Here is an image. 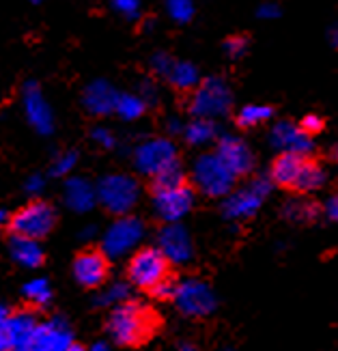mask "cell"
<instances>
[{
    "mask_svg": "<svg viewBox=\"0 0 338 351\" xmlns=\"http://www.w3.org/2000/svg\"><path fill=\"white\" fill-rule=\"evenodd\" d=\"M177 162V147L168 138H147L134 149V166L151 179Z\"/></svg>",
    "mask_w": 338,
    "mask_h": 351,
    "instance_id": "ba28073f",
    "label": "cell"
},
{
    "mask_svg": "<svg viewBox=\"0 0 338 351\" xmlns=\"http://www.w3.org/2000/svg\"><path fill=\"white\" fill-rule=\"evenodd\" d=\"M90 138H93L101 149H112V147L117 145L114 134H112L108 128H104V125L93 128V132H90Z\"/></svg>",
    "mask_w": 338,
    "mask_h": 351,
    "instance_id": "8d00e7d4",
    "label": "cell"
},
{
    "mask_svg": "<svg viewBox=\"0 0 338 351\" xmlns=\"http://www.w3.org/2000/svg\"><path fill=\"white\" fill-rule=\"evenodd\" d=\"M112 9L128 20H136L138 15H141V5H138L136 0H114Z\"/></svg>",
    "mask_w": 338,
    "mask_h": 351,
    "instance_id": "d590c367",
    "label": "cell"
},
{
    "mask_svg": "<svg viewBox=\"0 0 338 351\" xmlns=\"http://www.w3.org/2000/svg\"><path fill=\"white\" fill-rule=\"evenodd\" d=\"M271 145L278 147L282 154H295V156H306L309 151H313V141L311 136L302 132L300 125H293L289 123V121H280V123H276L271 134Z\"/></svg>",
    "mask_w": 338,
    "mask_h": 351,
    "instance_id": "d6986e66",
    "label": "cell"
},
{
    "mask_svg": "<svg viewBox=\"0 0 338 351\" xmlns=\"http://www.w3.org/2000/svg\"><path fill=\"white\" fill-rule=\"evenodd\" d=\"M175 291H177V282L173 278H166L164 282L151 289V295L156 300H175Z\"/></svg>",
    "mask_w": 338,
    "mask_h": 351,
    "instance_id": "74e56055",
    "label": "cell"
},
{
    "mask_svg": "<svg viewBox=\"0 0 338 351\" xmlns=\"http://www.w3.org/2000/svg\"><path fill=\"white\" fill-rule=\"evenodd\" d=\"M258 18H278V15H280V9L278 7H276L274 3H265V5H261L258 7Z\"/></svg>",
    "mask_w": 338,
    "mask_h": 351,
    "instance_id": "b9f144b4",
    "label": "cell"
},
{
    "mask_svg": "<svg viewBox=\"0 0 338 351\" xmlns=\"http://www.w3.org/2000/svg\"><path fill=\"white\" fill-rule=\"evenodd\" d=\"M147 110V101L141 95H134V93H119L117 106H114V112L125 119V121H134L138 117H143Z\"/></svg>",
    "mask_w": 338,
    "mask_h": 351,
    "instance_id": "4316f807",
    "label": "cell"
},
{
    "mask_svg": "<svg viewBox=\"0 0 338 351\" xmlns=\"http://www.w3.org/2000/svg\"><path fill=\"white\" fill-rule=\"evenodd\" d=\"M168 132H171V134H183V128H186V125H181V121L179 119H168Z\"/></svg>",
    "mask_w": 338,
    "mask_h": 351,
    "instance_id": "f6af8a7d",
    "label": "cell"
},
{
    "mask_svg": "<svg viewBox=\"0 0 338 351\" xmlns=\"http://www.w3.org/2000/svg\"><path fill=\"white\" fill-rule=\"evenodd\" d=\"M271 190V183L265 177H256L252 179L248 186H243L239 192L228 194V198L222 205V211L226 218H248L252 213H256V209L263 205V201L267 198Z\"/></svg>",
    "mask_w": 338,
    "mask_h": 351,
    "instance_id": "30bf717a",
    "label": "cell"
},
{
    "mask_svg": "<svg viewBox=\"0 0 338 351\" xmlns=\"http://www.w3.org/2000/svg\"><path fill=\"white\" fill-rule=\"evenodd\" d=\"M75 164H78V151H65V154H60L52 162L50 175L52 177H65V175H69L75 169Z\"/></svg>",
    "mask_w": 338,
    "mask_h": 351,
    "instance_id": "1f68e13d",
    "label": "cell"
},
{
    "mask_svg": "<svg viewBox=\"0 0 338 351\" xmlns=\"http://www.w3.org/2000/svg\"><path fill=\"white\" fill-rule=\"evenodd\" d=\"M63 201L75 213H88L97 203L95 183H90L88 179L78 175L67 177L63 186Z\"/></svg>",
    "mask_w": 338,
    "mask_h": 351,
    "instance_id": "ffe728a7",
    "label": "cell"
},
{
    "mask_svg": "<svg viewBox=\"0 0 338 351\" xmlns=\"http://www.w3.org/2000/svg\"><path fill=\"white\" fill-rule=\"evenodd\" d=\"M97 235V228H95V224H90V226H84L82 231H80V239L82 241H90Z\"/></svg>",
    "mask_w": 338,
    "mask_h": 351,
    "instance_id": "ee69618b",
    "label": "cell"
},
{
    "mask_svg": "<svg viewBox=\"0 0 338 351\" xmlns=\"http://www.w3.org/2000/svg\"><path fill=\"white\" fill-rule=\"evenodd\" d=\"M90 351H112L106 343H95L93 347H90Z\"/></svg>",
    "mask_w": 338,
    "mask_h": 351,
    "instance_id": "f907efd6",
    "label": "cell"
},
{
    "mask_svg": "<svg viewBox=\"0 0 338 351\" xmlns=\"http://www.w3.org/2000/svg\"><path fill=\"white\" fill-rule=\"evenodd\" d=\"M326 213H328V218L338 222V194L330 196V201L326 203Z\"/></svg>",
    "mask_w": 338,
    "mask_h": 351,
    "instance_id": "7bdbcfd3",
    "label": "cell"
},
{
    "mask_svg": "<svg viewBox=\"0 0 338 351\" xmlns=\"http://www.w3.org/2000/svg\"><path fill=\"white\" fill-rule=\"evenodd\" d=\"M22 101H24V114L28 119L30 128L41 136H50L54 132V114L48 99H45L39 82L28 80L22 88Z\"/></svg>",
    "mask_w": 338,
    "mask_h": 351,
    "instance_id": "8fae6325",
    "label": "cell"
},
{
    "mask_svg": "<svg viewBox=\"0 0 338 351\" xmlns=\"http://www.w3.org/2000/svg\"><path fill=\"white\" fill-rule=\"evenodd\" d=\"M97 203L104 205L114 216H130L132 207L141 198V186L132 175L112 173L106 175L95 183Z\"/></svg>",
    "mask_w": 338,
    "mask_h": 351,
    "instance_id": "7a4b0ae2",
    "label": "cell"
},
{
    "mask_svg": "<svg viewBox=\"0 0 338 351\" xmlns=\"http://www.w3.org/2000/svg\"><path fill=\"white\" fill-rule=\"evenodd\" d=\"M300 128H302V132H306L309 136H313V134H319L321 130H324V119L321 117H315V114H309L306 117L302 123H300Z\"/></svg>",
    "mask_w": 338,
    "mask_h": 351,
    "instance_id": "ab89813d",
    "label": "cell"
},
{
    "mask_svg": "<svg viewBox=\"0 0 338 351\" xmlns=\"http://www.w3.org/2000/svg\"><path fill=\"white\" fill-rule=\"evenodd\" d=\"M158 248L168 258V263H188L194 252L190 233L181 224H166L160 228Z\"/></svg>",
    "mask_w": 338,
    "mask_h": 351,
    "instance_id": "e0dca14e",
    "label": "cell"
},
{
    "mask_svg": "<svg viewBox=\"0 0 338 351\" xmlns=\"http://www.w3.org/2000/svg\"><path fill=\"white\" fill-rule=\"evenodd\" d=\"M67 351H86V349H84L82 345H75V343H73V345H71V347H69Z\"/></svg>",
    "mask_w": 338,
    "mask_h": 351,
    "instance_id": "db71d44e",
    "label": "cell"
},
{
    "mask_svg": "<svg viewBox=\"0 0 338 351\" xmlns=\"http://www.w3.org/2000/svg\"><path fill=\"white\" fill-rule=\"evenodd\" d=\"M166 80L181 90L196 88L198 86V69H196V65L188 63V60H175V65Z\"/></svg>",
    "mask_w": 338,
    "mask_h": 351,
    "instance_id": "d4e9b609",
    "label": "cell"
},
{
    "mask_svg": "<svg viewBox=\"0 0 338 351\" xmlns=\"http://www.w3.org/2000/svg\"><path fill=\"white\" fill-rule=\"evenodd\" d=\"M330 158H332V160H334V162L338 164V143H336V145H334V147L330 149Z\"/></svg>",
    "mask_w": 338,
    "mask_h": 351,
    "instance_id": "816d5d0a",
    "label": "cell"
},
{
    "mask_svg": "<svg viewBox=\"0 0 338 351\" xmlns=\"http://www.w3.org/2000/svg\"><path fill=\"white\" fill-rule=\"evenodd\" d=\"M218 136V125L211 119H194L183 128V138L192 147H203L216 141Z\"/></svg>",
    "mask_w": 338,
    "mask_h": 351,
    "instance_id": "cb8c5ba5",
    "label": "cell"
},
{
    "mask_svg": "<svg viewBox=\"0 0 338 351\" xmlns=\"http://www.w3.org/2000/svg\"><path fill=\"white\" fill-rule=\"evenodd\" d=\"M173 65H175V58L171 54H166V52H156L151 56V69H153V73L162 75V78H168V73H171Z\"/></svg>",
    "mask_w": 338,
    "mask_h": 351,
    "instance_id": "836d02e7",
    "label": "cell"
},
{
    "mask_svg": "<svg viewBox=\"0 0 338 351\" xmlns=\"http://www.w3.org/2000/svg\"><path fill=\"white\" fill-rule=\"evenodd\" d=\"M128 278L134 287L147 289L151 291L153 287H158L166 278H171V263L160 252V248H141L136 250L128 263Z\"/></svg>",
    "mask_w": 338,
    "mask_h": 351,
    "instance_id": "5b68a950",
    "label": "cell"
},
{
    "mask_svg": "<svg viewBox=\"0 0 338 351\" xmlns=\"http://www.w3.org/2000/svg\"><path fill=\"white\" fill-rule=\"evenodd\" d=\"M11 315V311L5 306V304H0V326H3L5 322H7V317Z\"/></svg>",
    "mask_w": 338,
    "mask_h": 351,
    "instance_id": "7dc6e473",
    "label": "cell"
},
{
    "mask_svg": "<svg viewBox=\"0 0 338 351\" xmlns=\"http://www.w3.org/2000/svg\"><path fill=\"white\" fill-rule=\"evenodd\" d=\"M248 50V39L245 37H239V35H233L224 41V52L228 58H239L243 56V52Z\"/></svg>",
    "mask_w": 338,
    "mask_h": 351,
    "instance_id": "e575fe53",
    "label": "cell"
},
{
    "mask_svg": "<svg viewBox=\"0 0 338 351\" xmlns=\"http://www.w3.org/2000/svg\"><path fill=\"white\" fill-rule=\"evenodd\" d=\"M130 300V285L128 282H112L95 295V304L101 308H114L119 304Z\"/></svg>",
    "mask_w": 338,
    "mask_h": 351,
    "instance_id": "f1b7e54d",
    "label": "cell"
},
{
    "mask_svg": "<svg viewBox=\"0 0 338 351\" xmlns=\"http://www.w3.org/2000/svg\"><path fill=\"white\" fill-rule=\"evenodd\" d=\"M145 237V222L136 216L117 218L101 235V252L108 258L130 254Z\"/></svg>",
    "mask_w": 338,
    "mask_h": 351,
    "instance_id": "8992f818",
    "label": "cell"
},
{
    "mask_svg": "<svg viewBox=\"0 0 338 351\" xmlns=\"http://www.w3.org/2000/svg\"><path fill=\"white\" fill-rule=\"evenodd\" d=\"M274 110L269 106H258V104H250L245 106V108L239 110L237 114V125L239 128H254V125H261L265 123L267 119H271Z\"/></svg>",
    "mask_w": 338,
    "mask_h": 351,
    "instance_id": "4dcf8cb0",
    "label": "cell"
},
{
    "mask_svg": "<svg viewBox=\"0 0 338 351\" xmlns=\"http://www.w3.org/2000/svg\"><path fill=\"white\" fill-rule=\"evenodd\" d=\"M196 188L207 196H226L233 190L235 177L216 154H203L194 162L192 171Z\"/></svg>",
    "mask_w": 338,
    "mask_h": 351,
    "instance_id": "52a82bcc",
    "label": "cell"
},
{
    "mask_svg": "<svg viewBox=\"0 0 338 351\" xmlns=\"http://www.w3.org/2000/svg\"><path fill=\"white\" fill-rule=\"evenodd\" d=\"M73 345V332L65 317H52L37 326L28 351H67Z\"/></svg>",
    "mask_w": 338,
    "mask_h": 351,
    "instance_id": "4fadbf2b",
    "label": "cell"
},
{
    "mask_svg": "<svg viewBox=\"0 0 338 351\" xmlns=\"http://www.w3.org/2000/svg\"><path fill=\"white\" fill-rule=\"evenodd\" d=\"M216 156L233 173V177L248 175L254 169V156L250 147L241 138H237V136H222L216 147Z\"/></svg>",
    "mask_w": 338,
    "mask_h": 351,
    "instance_id": "2e32d148",
    "label": "cell"
},
{
    "mask_svg": "<svg viewBox=\"0 0 338 351\" xmlns=\"http://www.w3.org/2000/svg\"><path fill=\"white\" fill-rule=\"evenodd\" d=\"M158 326L160 319L153 313V308H149L143 302L128 300L110 311L106 330L117 345L138 347L156 334Z\"/></svg>",
    "mask_w": 338,
    "mask_h": 351,
    "instance_id": "6da1fadb",
    "label": "cell"
},
{
    "mask_svg": "<svg viewBox=\"0 0 338 351\" xmlns=\"http://www.w3.org/2000/svg\"><path fill=\"white\" fill-rule=\"evenodd\" d=\"M175 304L186 317H207L216 311V295L207 282L198 278H183L177 282Z\"/></svg>",
    "mask_w": 338,
    "mask_h": 351,
    "instance_id": "9c48e42d",
    "label": "cell"
},
{
    "mask_svg": "<svg viewBox=\"0 0 338 351\" xmlns=\"http://www.w3.org/2000/svg\"><path fill=\"white\" fill-rule=\"evenodd\" d=\"M306 158L295 154H280L271 164V179L285 188H293V183L302 171V164Z\"/></svg>",
    "mask_w": 338,
    "mask_h": 351,
    "instance_id": "7402d4cb",
    "label": "cell"
},
{
    "mask_svg": "<svg viewBox=\"0 0 338 351\" xmlns=\"http://www.w3.org/2000/svg\"><path fill=\"white\" fill-rule=\"evenodd\" d=\"M117 99H119V90L104 78L90 80L82 90V106L95 117H106L114 112Z\"/></svg>",
    "mask_w": 338,
    "mask_h": 351,
    "instance_id": "ac0fdd59",
    "label": "cell"
},
{
    "mask_svg": "<svg viewBox=\"0 0 338 351\" xmlns=\"http://www.w3.org/2000/svg\"><path fill=\"white\" fill-rule=\"evenodd\" d=\"M330 39H332V43L338 45V28H332V30H330Z\"/></svg>",
    "mask_w": 338,
    "mask_h": 351,
    "instance_id": "f5cc1de1",
    "label": "cell"
},
{
    "mask_svg": "<svg viewBox=\"0 0 338 351\" xmlns=\"http://www.w3.org/2000/svg\"><path fill=\"white\" fill-rule=\"evenodd\" d=\"M54 224H56V209L50 203L41 201V198H35V201L20 207L15 213H11L9 220V228L13 235L28 237L35 241L50 235Z\"/></svg>",
    "mask_w": 338,
    "mask_h": 351,
    "instance_id": "277c9868",
    "label": "cell"
},
{
    "mask_svg": "<svg viewBox=\"0 0 338 351\" xmlns=\"http://www.w3.org/2000/svg\"><path fill=\"white\" fill-rule=\"evenodd\" d=\"M222 351H233V349H228V347H226V349H222Z\"/></svg>",
    "mask_w": 338,
    "mask_h": 351,
    "instance_id": "11a10c76",
    "label": "cell"
},
{
    "mask_svg": "<svg viewBox=\"0 0 338 351\" xmlns=\"http://www.w3.org/2000/svg\"><path fill=\"white\" fill-rule=\"evenodd\" d=\"M230 104H233V93H230L228 84L218 78V75H209V78L198 82L194 93L190 97V112L194 119H218L228 114Z\"/></svg>",
    "mask_w": 338,
    "mask_h": 351,
    "instance_id": "3957f363",
    "label": "cell"
},
{
    "mask_svg": "<svg viewBox=\"0 0 338 351\" xmlns=\"http://www.w3.org/2000/svg\"><path fill=\"white\" fill-rule=\"evenodd\" d=\"M9 220H11V213L7 209H0V226L9 224Z\"/></svg>",
    "mask_w": 338,
    "mask_h": 351,
    "instance_id": "c3c4849f",
    "label": "cell"
},
{
    "mask_svg": "<svg viewBox=\"0 0 338 351\" xmlns=\"http://www.w3.org/2000/svg\"><path fill=\"white\" fill-rule=\"evenodd\" d=\"M9 252L11 258L18 265L26 267V269H37L43 265V248L41 243L35 239H28V237H20V235H11L9 239Z\"/></svg>",
    "mask_w": 338,
    "mask_h": 351,
    "instance_id": "44dd1931",
    "label": "cell"
},
{
    "mask_svg": "<svg viewBox=\"0 0 338 351\" xmlns=\"http://www.w3.org/2000/svg\"><path fill=\"white\" fill-rule=\"evenodd\" d=\"M108 271H110L108 256H106L101 250L86 248L75 254V258H73V276L86 289L101 287L106 282V278H108Z\"/></svg>",
    "mask_w": 338,
    "mask_h": 351,
    "instance_id": "5bb4252c",
    "label": "cell"
},
{
    "mask_svg": "<svg viewBox=\"0 0 338 351\" xmlns=\"http://www.w3.org/2000/svg\"><path fill=\"white\" fill-rule=\"evenodd\" d=\"M0 351H7V337H5L3 326H0Z\"/></svg>",
    "mask_w": 338,
    "mask_h": 351,
    "instance_id": "681fc988",
    "label": "cell"
},
{
    "mask_svg": "<svg viewBox=\"0 0 338 351\" xmlns=\"http://www.w3.org/2000/svg\"><path fill=\"white\" fill-rule=\"evenodd\" d=\"M24 190H26V194H30V196H39L43 190H45V177L41 175V173H33L28 179H26V183H24Z\"/></svg>",
    "mask_w": 338,
    "mask_h": 351,
    "instance_id": "f35d334b",
    "label": "cell"
},
{
    "mask_svg": "<svg viewBox=\"0 0 338 351\" xmlns=\"http://www.w3.org/2000/svg\"><path fill=\"white\" fill-rule=\"evenodd\" d=\"M326 179H328V173H326L324 166H321L319 162H315V160L306 158L304 164H302V171H300V175H298V179L293 183V190H298V192L319 190L326 183Z\"/></svg>",
    "mask_w": 338,
    "mask_h": 351,
    "instance_id": "603a6c76",
    "label": "cell"
},
{
    "mask_svg": "<svg viewBox=\"0 0 338 351\" xmlns=\"http://www.w3.org/2000/svg\"><path fill=\"white\" fill-rule=\"evenodd\" d=\"M179 186H186V175H183V166L181 162L173 164L171 169L162 171L151 179V190L153 192H164V190H173Z\"/></svg>",
    "mask_w": 338,
    "mask_h": 351,
    "instance_id": "83f0119b",
    "label": "cell"
},
{
    "mask_svg": "<svg viewBox=\"0 0 338 351\" xmlns=\"http://www.w3.org/2000/svg\"><path fill=\"white\" fill-rule=\"evenodd\" d=\"M166 9L175 22H190L194 15V5L190 0H171V3L166 5Z\"/></svg>",
    "mask_w": 338,
    "mask_h": 351,
    "instance_id": "d6a6232c",
    "label": "cell"
},
{
    "mask_svg": "<svg viewBox=\"0 0 338 351\" xmlns=\"http://www.w3.org/2000/svg\"><path fill=\"white\" fill-rule=\"evenodd\" d=\"M141 97H143L147 104L156 101L158 90H156V86H153V82H151V80H143V86H141Z\"/></svg>",
    "mask_w": 338,
    "mask_h": 351,
    "instance_id": "60d3db41",
    "label": "cell"
},
{
    "mask_svg": "<svg viewBox=\"0 0 338 351\" xmlns=\"http://www.w3.org/2000/svg\"><path fill=\"white\" fill-rule=\"evenodd\" d=\"M177 351H198V349H196V345H194V343L183 341V343H179V349H177Z\"/></svg>",
    "mask_w": 338,
    "mask_h": 351,
    "instance_id": "bcb514c9",
    "label": "cell"
},
{
    "mask_svg": "<svg viewBox=\"0 0 338 351\" xmlns=\"http://www.w3.org/2000/svg\"><path fill=\"white\" fill-rule=\"evenodd\" d=\"M282 216L293 222H311L319 216V205L311 201H289L282 207Z\"/></svg>",
    "mask_w": 338,
    "mask_h": 351,
    "instance_id": "f546056e",
    "label": "cell"
},
{
    "mask_svg": "<svg viewBox=\"0 0 338 351\" xmlns=\"http://www.w3.org/2000/svg\"><path fill=\"white\" fill-rule=\"evenodd\" d=\"M192 205H194V190L188 183L173 190L153 192V209H156V216L166 224H179L183 216H188Z\"/></svg>",
    "mask_w": 338,
    "mask_h": 351,
    "instance_id": "7c38bea8",
    "label": "cell"
},
{
    "mask_svg": "<svg viewBox=\"0 0 338 351\" xmlns=\"http://www.w3.org/2000/svg\"><path fill=\"white\" fill-rule=\"evenodd\" d=\"M37 315L33 311H13L3 324L7 351H28L37 332Z\"/></svg>",
    "mask_w": 338,
    "mask_h": 351,
    "instance_id": "9a60e30c",
    "label": "cell"
},
{
    "mask_svg": "<svg viewBox=\"0 0 338 351\" xmlns=\"http://www.w3.org/2000/svg\"><path fill=\"white\" fill-rule=\"evenodd\" d=\"M22 295L37 308L48 306L52 302V287L45 278H33L22 287Z\"/></svg>",
    "mask_w": 338,
    "mask_h": 351,
    "instance_id": "484cf974",
    "label": "cell"
}]
</instances>
